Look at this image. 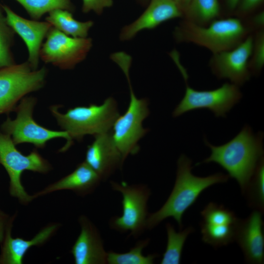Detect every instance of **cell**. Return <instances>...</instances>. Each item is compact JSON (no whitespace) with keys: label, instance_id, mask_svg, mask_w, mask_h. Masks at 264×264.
<instances>
[{"label":"cell","instance_id":"6da1fadb","mask_svg":"<svg viewBox=\"0 0 264 264\" xmlns=\"http://www.w3.org/2000/svg\"><path fill=\"white\" fill-rule=\"evenodd\" d=\"M264 133H254L248 125H245L239 133L225 144L214 146L204 139L211 150L210 155L201 163L215 162L235 179L242 194L257 166L264 158Z\"/></svg>","mask_w":264,"mask_h":264},{"label":"cell","instance_id":"7a4b0ae2","mask_svg":"<svg viewBox=\"0 0 264 264\" xmlns=\"http://www.w3.org/2000/svg\"><path fill=\"white\" fill-rule=\"evenodd\" d=\"M192 160L185 155H181L177 162L176 178L173 190L161 208L148 215L146 229H153L168 217L173 218L181 229L182 216L200 194L213 185L227 182L229 177L222 173L205 177L197 176L192 174Z\"/></svg>","mask_w":264,"mask_h":264},{"label":"cell","instance_id":"3957f363","mask_svg":"<svg viewBox=\"0 0 264 264\" xmlns=\"http://www.w3.org/2000/svg\"><path fill=\"white\" fill-rule=\"evenodd\" d=\"M254 32L248 18L235 17L220 18L205 26L183 20L175 28L173 35L177 43L195 44L213 54L234 48Z\"/></svg>","mask_w":264,"mask_h":264},{"label":"cell","instance_id":"277c9868","mask_svg":"<svg viewBox=\"0 0 264 264\" xmlns=\"http://www.w3.org/2000/svg\"><path fill=\"white\" fill-rule=\"evenodd\" d=\"M50 111L72 142L74 139L81 140L88 134L94 136L110 132L119 115L117 102L111 97L101 105L77 106L68 109L65 113L60 112L57 106H52Z\"/></svg>","mask_w":264,"mask_h":264},{"label":"cell","instance_id":"5b68a950","mask_svg":"<svg viewBox=\"0 0 264 264\" xmlns=\"http://www.w3.org/2000/svg\"><path fill=\"white\" fill-rule=\"evenodd\" d=\"M36 103L34 97H23L15 109L16 118L12 119L8 117L0 126L1 131L10 136L15 145L27 143L38 148H44L52 139L64 138L66 142L60 152H65L72 143L68 133L64 130H51L38 124L33 117Z\"/></svg>","mask_w":264,"mask_h":264},{"label":"cell","instance_id":"8992f818","mask_svg":"<svg viewBox=\"0 0 264 264\" xmlns=\"http://www.w3.org/2000/svg\"><path fill=\"white\" fill-rule=\"evenodd\" d=\"M0 164L9 177V192L20 203L27 204L34 198L26 192L21 182V176L26 170L45 174L51 167L49 162L36 150L23 154L16 148L11 137L0 132Z\"/></svg>","mask_w":264,"mask_h":264},{"label":"cell","instance_id":"52a82bcc","mask_svg":"<svg viewBox=\"0 0 264 264\" xmlns=\"http://www.w3.org/2000/svg\"><path fill=\"white\" fill-rule=\"evenodd\" d=\"M45 67L33 70L28 62L0 68V115L15 111L17 103L27 94L44 86Z\"/></svg>","mask_w":264,"mask_h":264},{"label":"cell","instance_id":"ba28073f","mask_svg":"<svg viewBox=\"0 0 264 264\" xmlns=\"http://www.w3.org/2000/svg\"><path fill=\"white\" fill-rule=\"evenodd\" d=\"M110 183L112 189L123 197L122 214L110 220V227L121 233L129 231L130 235L134 237L140 236L146 229L150 189L144 184L128 185L124 181L119 183L113 181Z\"/></svg>","mask_w":264,"mask_h":264},{"label":"cell","instance_id":"9c48e42d","mask_svg":"<svg viewBox=\"0 0 264 264\" xmlns=\"http://www.w3.org/2000/svg\"><path fill=\"white\" fill-rule=\"evenodd\" d=\"M128 81L130 89L129 106L124 114L116 118L111 130L113 140L124 162L129 155L135 154L139 151L138 143L148 132L142 123L150 114L148 101L137 98L130 80Z\"/></svg>","mask_w":264,"mask_h":264},{"label":"cell","instance_id":"30bf717a","mask_svg":"<svg viewBox=\"0 0 264 264\" xmlns=\"http://www.w3.org/2000/svg\"><path fill=\"white\" fill-rule=\"evenodd\" d=\"M242 97L239 87L231 83H225L209 90H196L187 84L185 94L174 109L173 116L176 117L191 110L206 109L216 117H225Z\"/></svg>","mask_w":264,"mask_h":264},{"label":"cell","instance_id":"8fae6325","mask_svg":"<svg viewBox=\"0 0 264 264\" xmlns=\"http://www.w3.org/2000/svg\"><path fill=\"white\" fill-rule=\"evenodd\" d=\"M46 37L40 58L61 69L73 68L86 58L92 46L91 39L71 37L53 26Z\"/></svg>","mask_w":264,"mask_h":264},{"label":"cell","instance_id":"7c38bea8","mask_svg":"<svg viewBox=\"0 0 264 264\" xmlns=\"http://www.w3.org/2000/svg\"><path fill=\"white\" fill-rule=\"evenodd\" d=\"M253 45V34L230 50L213 53L209 66L218 79H227L239 87L249 80L251 76L248 62Z\"/></svg>","mask_w":264,"mask_h":264},{"label":"cell","instance_id":"4fadbf2b","mask_svg":"<svg viewBox=\"0 0 264 264\" xmlns=\"http://www.w3.org/2000/svg\"><path fill=\"white\" fill-rule=\"evenodd\" d=\"M85 161L104 181L122 167L124 162L111 131L94 136V140L88 146Z\"/></svg>","mask_w":264,"mask_h":264},{"label":"cell","instance_id":"5bb4252c","mask_svg":"<svg viewBox=\"0 0 264 264\" xmlns=\"http://www.w3.org/2000/svg\"><path fill=\"white\" fill-rule=\"evenodd\" d=\"M263 213L254 210L246 219H240L235 241L242 249L246 263L262 264L264 262Z\"/></svg>","mask_w":264,"mask_h":264},{"label":"cell","instance_id":"9a60e30c","mask_svg":"<svg viewBox=\"0 0 264 264\" xmlns=\"http://www.w3.org/2000/svg\"><path fill=\"white\" fill-rule=\"evenodd\" d=\"M8 25L26 44L28 51V62L33 70L37 69L42 43L52 25L47 22L25 19L13 12L8 6L2 5Z\"/></svg>","mask_w":264,"mask_h":264},{"label":"cell","instance_id":"2e32d148","mask_svg":"<svg viewBox=\"0 0 264 264\" xmlns=\"http://www.w3.org/2000/svg\"><path fill=\"white\" fill-rule=\"evenodd\" d=\"M81 232L70 251L76 264H106L107 252L99 231L85 216L79 218Z\"/></svg>","mask_w":264,"mask_h":264},{"label":"cell","instance_id":"e0dca14e","mask_svg":"<svg viewBox=\"0 0 264 264\" xmlns=\"http://www.w3.org/2000/svg\"><path fill=\"white\" fill-rule=\"evenodd\" d=\"M183 16V12L173 0H150L143 13L122 29L120 39L130 40L143 29H153L167 21Z\"/></svg>","mask_w":264,"mask_h":264},{"label":"cell","instance_id":"ac0fdd59","mask_svg":"<svg viewBox=\"0 0 264 264\" xmlns=\"http://www.w3.org/2000/svg\"><path fill=\"white\" fill-rule=\"evenodd\" d=\"M13 222L8 226L1 245L0 264H22L24 256L34 246H40L46 242L55 234L60 224L50 223L40 230L30 240L12 237Z\"/></svg>","mask_w":264,"mask_h":264},{"label":"cell","instance_id":"d6986e66","mask_svg":"<svg viewBox=\"0 0 264 264\" xmlns=\"http://www.w3.org/2000/svg\"><path fill=\"white\" fill-rule=\"evenodd\" d=\"M101 181L98 174L84 161L78 165L72 173L49 185L33 196L35 199L63 190L72 191L79 196H86L93 192Z\"/></svg>","mask_w":264,"mask_h":264},{"label":"cell","instance_id":"ffe728a7","mask_svg":"<svg viewBox=\"0 0 264 264\" xmlns=\"http://www.w3.org/2000/svg\"><path fill=\"white\" fill-rule=\"evenodd\" d=\"M236 221L219 220L200 223L202 240L215 248L226 245L235 241Z\"/></svg>","mask_w":264,"mask_h":264},{"label":"cell","instance_id":"44dd1931","mask_svg":"<svg viewBox=\"0 0 264 264\" xmlns=\"http://www.w3.org/2000/svg\"><path fill=\"white\" fill-rule=\"evenodd\" d=\"M45 20L54 28L74 38H87L89 29L93 24L91 21H77L69 11L61 9L50 12Z\"/></svg>","mask_w":264,"mask_h":264},{"label":"cell","instance_id":"7402d4cb","mask_svg":"<svg viewBox=\"0 0 264 264\" xmlns=\"http://www.w3.org/2000/svg\"><path fill=\"white\" fill-rule=\"evenodd\" d=\"M220 17L219 0H191L182 18L191 23L205 26Z\"/></svg>","mask_w":264,"mask_h":264},{"label":"cell","instance_id":"603a6c76","mask_svg":"<svg viewBox=\"0 0 264 264\" xmlns=\"http://www.w3.org/2000/svg\"><path fill=\"white\" fill-rule=\"evenodd\" d=\"M167 233L166 249L163 255L161 264H179L180 263L182 249L188 236L195 230L189 226L177 232L170 223L166 225Z\"/></svg>","mask_w":264,"mask_h":264},{"label":"cell","instance_id":"cb8c5ba5","mask_svg":"<svg viewBox=\"0 0 264 264\" xmlns=\"http://www.w3.org/2000/svg\"><path fill=\"white\" fill-rule=\"evenodd\" d=\"M150 242L149 239L138 242L129 251L118 253L112 251L107 252V262L109 264H152L158 256L157 254L144 256L143 249Z\"/></svg>","mask_w":264,"mask_h":264},{"label":"cell","instance_id":"d4e9b609","mask_svg":"<svg viewBox=\"0 0 264 264\" xmlns=\"http://www.w3.org/2000/svg\"><path fill=\"white\" fill-rule=\"evenodd\" d=\"M250 208L263 214L264 212V159L263 158L243 194Z\"/></svg>","mask_w":264,"mask_h":264},{"label":"cell","instance_id":"484cf974","mask_svg":"<svg viewBox=\"0 0 264 264\" xmlns=\"http://www.w3.org/2000/svg\"><path fill=\"white\" fill-rule=\"evenodd\" d=\"M34 20L40 19L43 15L57 9L71 11L73 6L70 0H16Z\"/></svg>","mask_w":264,"mask_h":264},{"label":"cell","instance_id":"4316f807","mask_svg":"<svg viewBox=\"0 0 264 264\" xmlns=\"http://www.w3.org/2000/svg\"><path fill=\"white\" fill-rule=\"evenodd\" d=\"M14 32L0 8V68L15 64L11 52Z\"/></svg>","mask_w":264,"mask_h":264},{"label":"cell","instance_id":"83f0119b","mask_svg":"<svg viewBox=\"0 0 264 264\" xmlns=\"http://www.w3.org/2000/svg\"><path fill=\"white\" fill-rule=\"evenodd\" d=\"M264 66V28L253 33V45L248 62V67L252 75L258 76Z\"/></svg>","mask_w":264,"mask_h":264},{"label":"cell","instance_id":"f1b7e54d","mask_svg":"<svg viewBox=\"0 0 264 264\" xmlns=\"http://www.w3.org/2000/svg\"><path fill=\"white\" fill-rule=\"evenodd\" d=\"M82 10L88 13L91 10L97 14H101L105 8L109 7L113 4L112 0H83Z\"/></svg>","mask_w":264,"mask_h":264},{"label":"cell","instance_id":"f546056e","mask_svg":"<svg viewBox=\"0 0 264 264\" xmlns=\"http://www.w3.org/2000/svg\"><path fill=\"white\" fill-rule=\"evenodd\" d=\"M263 0H240L236 9L237 17L245 19L248 18L262 2Z\"/></svg>","mask_w":264,"mask_h":264},{"label":"cell","instance_id":"4dcf8cb0","mask_svg":"<svg viewBox=\"0 0 264 264\" xmlns=\"http://www.w3.org/2000/svg\"><path fill=\"white\" fill-rule=\"evenodd\" d=\"M16 215L10 216L0 209V244L2 242L7 229L9 224L14 222Z\"/></svg>","mask_w":264,"mask_h":264},{"label":"cell","instance_id":"1f68e13d","mask_svg":"<svg viewBox=\"0 0 264 264\" xmlns=\"http://www.w3.org/2000/svg\"><path fill=\"white\" fill-rule=\"evenodd\" d=\"M184 13L191 0H173Z\"/></svg>","mask_w":264,"mask_h":264},{"label":"cell","instance_id":"d6a6232c","mask_svg":"<svg viewBox=\"0 0 264 264\" xmlns=\"http://www.w3.org/2000/svg\"><path fill=\"white\" fill-rule=\"evenodd\" d=\"M225 1L229 10L233 11L236 10L240 0H225Z\"/></svg>","mask_w":264,"mask_h":264},{"label":"cell","instance_id":"836d02e7","mask_svg":"<svg viewBox=\"0 0 264 264\" xmlns=\"http://www.w3.org/2000/svg\"><path fill=\"white\" fill-rule=\"evenodd\" d=\"M138 0L140 1V3L144 4L146 3L147 2H148L150 0Z\"/></svg>","mask_w":264,"mask_h":264}]
</instances>
